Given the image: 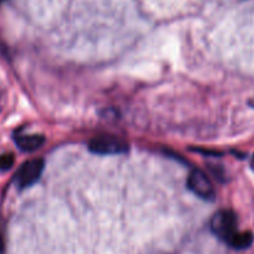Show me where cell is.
<instances>
[{"label": "cell", "instance_id": "obj_11", "mask_svg": "<svg viewBox=\"0 0 254 254\" xmlns=\"http://www.w3.org/2000/svg\"><path fill=\"white\" fill-rule=\"evenodd\" d=\"M1 3H3V0H0V4H1Z\"/></svg>", "mask_w": 254, "mask_h": 254}, {"label": "cell", "instance_id": "obj_2", "mask_svg": "<svg viewBox=\"0 0 254 254\" xmlns=\"http://www.w3.org/2000/svg\"><path fill=\"white\" fill-rule=\"evenodd\" d=\"M211 229L219 239L228 243L237 233V216L229 209H222L213 214L211 219Z\"/></svg>", "mask_w": 254, "mask_h": 254}, {"label": "cell", "instance_id": "obj_3", "mask_svg": "<svg viewBox=\"0 0 254 254\" xmlns=\"http://www.w3.org/2000/svg\"><path fill=\"white\" fill-rule=\"evenodd\" d=\"M44 167H45V161L43 158H34L23 163L15 175V182L18 187L26 188L38 182L40 180Z\"/></svg>", "mask_w": 254, "mask_h": 254}, {"label": "cell", "instance_id": "obj_9", "mask_svg": "<svg viewBox=\"0 0 254 254\" xmlns=\"http://www.w3.org/2000/svg\"><path fill=\"white\" fill-rule=\"evenodd\" d=\"M251 167H252V170L254 171V153H253V156H252V160H251Z\"/></svg>", "mask_w": 254, "mask_h": 254}, {"label": "cell", "instance_id": "obj_10", "mask_svg": "<svg viewBox=\"0 0 254 254\" xmlns=\"http://www.w3.org/2000/svg\"><path fill=\"white\" fill-rule=\"evenodd\" d=\"M249 104H251V106H253V107H254V100H253V101L249 102Z\"/></svg>", "mask_w": 254, "mask_h": 254}, {"label": "cell", "instance_id": "obj_6", "mask_svg": "<svg viewBox=\"0 0 254 254\" xmlns=\"http://www.w3.org/2000/svg\"><path fill=\"white\" fill-rule=\"evenodd\" d=\"M254 236L252 232H237L231 239H229L228 244L234 249H238V251H242V249H247L253 244Z\"/></svg>", "mask_w": 254, "mask_h": 254}, {"label": "cell", "instance_id": "obj_4", "mask_svg": "<svg viewBox=\"0 0 254 254\" xmlns=\"http://www.w3.org/2000/svg\"><path fill=\"white\" fill-rule=\"evenodd\" d=\"M187 186L197 197L204 201H213L214 188L208 176L201 170H193L190 173Z\"/></svg>", "mask_w": 254, "mask_h": 254}, {"label": "cell", "instance_id": "obj_7", "mask_svg": "<svg viewBox=\"0 0 254 254\" xmlns=\"http://www.w3.org/2000/svg\"><path fill=\"white\" fill-rule=\"evenodd\" d=\"M14 155L13 153H3L0 155V171H8L14 165Z\"/></svg>", "mask_w": 254, "mask_h": 254}, {"label": "cell", "instance_id": "obj_8", "mask_svg": "<svg viewBox=\"0 0 254 254\" xmlns=\"http://www.w3.org/2000/svg\"><path fill=\"white\" fill-rule=\"evenodd\" d=\"M4 251V241H3V236H1V232H0V254L3 253Z\"/></svg>", "mask_w": 254, "mask_h": 254}, {"label": "cell", "instance_id": "obj_1", "mask_svg": "<svg viewBox=\"0 0 254 254\" xmlns=\"http://www.w3.org/2000/svg\"><path fill=\"white\" fill-rule=\"evenodd\" d=\"M89 150L95 155L110 156V155H122L128 151V145L126 141L117 136L102 135L96 136L89 142Z\"/></svg>", "mask_w": 254, "mask_h": 254}, {"label": "cell", "instance_id": "obj_5", "mask_svg": "<svg viewBox=\"0 0 254 254\" xmlns=\"http://www.w3.org/2000/svg\"><path fill=\"white\" fill-rule=\"evenodd\" d=\"M15 142L24 152H34L45 143L43 135H16Z\"/></svg>", "mask_w": 254, "mask_h": 254}]
</instances>
